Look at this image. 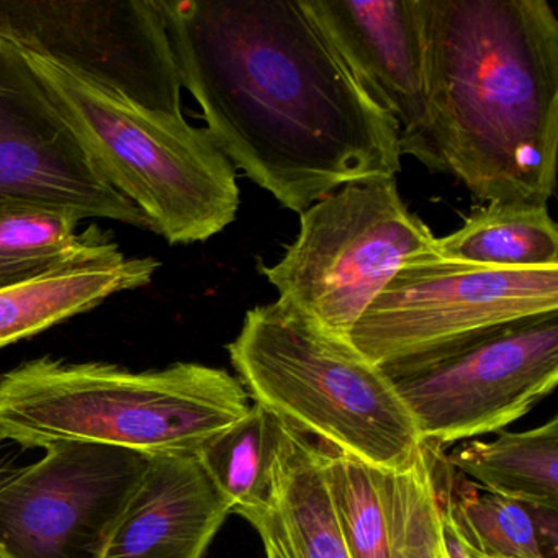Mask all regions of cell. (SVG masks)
<instances>
[{
	"label": "cell",
	"mask_w": 558,
	"mask_h": 558,
	"mask_svg": "<svg viewBox=\"0 0 558 558\" xmlns=\"http://www.w3.org/2000/svg\"><path fill=\"white\" fill-rule=\"evenodd\" d=\"M227 351L247 397L325 449L397 470L423 444L384 368L283 303L250 310Z\"/></svg>",
	"instance_id": "cell-4"
},
{
	"label": "cell",
	"mask_w": 558,
	"mask_h": 558,
	"mask_svg": "<svg viewBox=\"0 0 558 558\" xmlns=\"http://www.w3.org/2000/svg\"><path fill=\"white\" fill-rule=\"evenodd\" d=\"M305 437L263 404L254 403L241 420L195 453L230 511L254 527L272 511L283 473Z\"/></svg>",
	"instance_id": "cell-14"
},
{
	"label": "cell",
	"mask_w": 558,
	"mask_h": 558,
	"mask_svg": "<svg viewBox=\"0 0 558 558\" xmlns=\"http://www.w3.org/2000/svg\"><path fill=\"white\" fill-rule=\"evenodd\" d=\"M31 465L0 460V558H102L151 457L61 442Z\"/></svg>",
	"instance_id": "cell-10"
},
{
	"label": "cell",
	"mask_w": 558,
	"mask_h": 558,
	"mask_svg": "<svg viewBox=\"0 0 558 558\" xmlns=\"http://www.w3.org/2000/svg\"><path fill=\"white\" fill-rule=\"evenodd\" d=\"M27 54L104 178L155 233L169 244L202 243L236 220V171L207 129Z\"/></svg>",
	"instance_id": "cell-5"
},
{
	"label": "cell",
	"mask_w": 558,
	"mask_h": 558,
	"mask_svg": "<svg viewBox=\"0 0 558 558\" xmlns=\"http://www.w3.org/2000/svg\"><path fill=\"white\" fill-rule=\"evenodd\" d=\"M378 106L398 126L401 156L446 172L437 146L420 0H306Z\"/></svg>",
	"instance_id": "cell-12"
},
{
	"label": "cell",
	"mask_w": 558,
	"mask_h": 558,
	"mask_svg": "<svg viewBox=\"0 0 558 558\" xmlns=\"http://www.w3.org/2000/svg\"><path fill=\"white\" fill-rule=\"evenodd\" d=\"M534 524L535 538L545 558H557L558 555V509L527 506Z\"/></svg>",
	"instance_id": "cell-23"
},
{
	"label": "cell",
	"mask_w": 558,
	"mask_h": 558,
	"mask_svg": "<svg viewBox=\"0 0 558 558\" xmlns=\"http://www.w3.org/2000/svg\"><path fill=\"white\" fill-rule=\"evenodd\" d=\"M41 207H0V290L122 253L110 234Z\"/></svg>",
	"instance_id": "cell-16"
},
{
	"label": "cell",
	"mask_w": 558,
	"mask_h": 558,
	"mask_svg": "<svg viewBox=\"0 0 558 558\" xmlns=\"http://www.w3.org/2000/svg\"><path fill=\"white\" fill-rule=\"evenodd\" d=\"M264 550H266L267 558H282V555L270 544H264Z\"/></svg>",
	"instance_id": "cell-25"
},
{
	"label": "cell",
	"mask_w": 558,
	"mask_h": 558,
	"mask_svg": "<svg viewBox=\"0 0 558 558\" xmlns=\"http://www.w3.org/2000/svg\"><path fill=\"white\" fill-rule=\"evenodd\" d=\"M323 449L305 437L290 460L272 511L254 525L282 558H349L322 470Z\"/></svg>",
	"instance_id": "cell-18"
},
{
	"label": "cell",
	"mask_w": 558,
	"mask_h": 558,
	"mask_svg": "<svg viewBox=\"0 0 558 558\" xmlns=\"http://www.w3.org/2000/svg\"><path fill=\"white\" fill-rule=\"evenodd\" d=\"M182 89L234 169L303 214L401 171L398 126L306 0H159Z\"/></svg>",
	"instance_id": "cell-1"
},
{
	"label": "cell",
	"mask_w": 558,
	"mask_h": 558,
	"mask_svg": "<svg viewBox=\"0 0 558 558\" xmlns=\"http://www.w3.org/2000/svg\"><path fill=\"white\" fill-rule=\"evenodd\" d=\"M0 38L145 109L184 116L159 0H0Z\"/></svg>",
	"instance_id": "cell-9"
},
{
	"label": "cell",
	"mask_w": 558,
	"mask_h": 558,
	"mask_svg": "<svg viewBox=\"0 0 558 558\" xmlns=\"http://www.w3.org/2000/svg\"><path fill=\"white\" fill-rule=\"evenodd\" d=\"M496 434L489 442L466 440L446 457L447 463L485 492L558 509V417L524 433Z\"/></svg>",
	"instance_id": "cell-17"
},
{
	"label": "cell",
	"mask_w": 558,
	"mask_h": 558,
	"mask_svg": "<svg viewBox=\"0 0 558 558\" xmlns=\"http://www.w3.org/2000/svg\"><path fill=\"white\" fill-rule=\"evenodd\" d=\"M446 259L489 267H544L558 264V230L547 205L488 202L462 228L437 238Z\"/></svg>",
	"instance_id": "cell-19"
},
{
	"label": "cell",
	"mask_w": 558,
	"mask_h": 558,
	"mask_svg": "<svg viewBox=\"0 0 558 558\" xmlns=\"http://www.w3.org/2000/svg\"><path fill=\"white\" fill-rule=\"evenodd\" d=\"M322 449L323 476L349 558H391L384 470Z\"/></svg>",
	"instance_id": "cell-21"
},
{
	"label": "cell",
	"mask_w": 558,
	"mask_h": 558,
	"mask_svg": "<svg viewBox=\"0 0 558 558\" xmlns=\"http://www.w3.org/2000/svg\"><path fill=\"white\" fill-rule=\"evenodd\" d=\"M391 558H444L433 450L421 444L397 470H384Z\"/></svg>",
	"instance_id": "cell-22"
},
{
	"label": "cell",
	"mask_w": 558,
	"mask_h": 558,
	"mask_svg": "<svg viewBox=\"0 0 558 558\" xmlns=\"http://www.w3.org/2000/svg\"><path fill=\"white\" fill-rule=\"evenodd\" d=\"M437 146L480 201L557 187L558 19L547 0H420Z\"/></svg>",
	"instance_id": "cell-2"
},
{
	"label": "cell",
	"mask_w": 558,
	"mask_h": 558,
	"mask_svg": "<svg viewBox=\"0 0 558 558\" xmlns=\"http://www.w3.org/2000/svg\"><path fill=\"white\" fill-rule=\"evenodd\" d=\"M381 368L410 410L421 442L440 449L498 433L557 387L558 313Z\"/></svg>",
	"instance_id": "cell-7"
},
{
	"label": "cell",
	"mask_w": 558,
	"mask_h": 558,
	"mask_svg": "<svg viewBox=\"0 0 558 558\" xmlns=\"http://www.w3.org/2000/svg\"><path fill=\"white\" fill-rule=\"evenodd\" d=\"M159 267L155 257L120 253L0 290V349L89 312L116 293L149 286Z\"/></svg>",
	"instance_id": "cell-15"
},
{
	"label": "cell",
	"mask_w": 558,
	"mask_h": 558,
	"mask_svg": "<svg viewBox=\"0 0 558 558\" xmlns=\"http://www.w3.org/2000/svg\"><path fill=\"white\" fill-rule=\"evenodd\" d=\"M250 408L243 385L223 368L178 362L133 372L47 355L0 375V444H94L146 457L195 453Z\"/></svg>",
	"instance_id": "cell-3"
},
{
	"label": "cell",
	"mask_w": 558,
	"mask_h": 558,
	"mask_svg": "<svg viewBox=\"0 0 558 558\" xmlns=\"http://www.w3.org/2000/svg\"><path fill=\"white\" fill-rule=\"evenodd\" d=\"M440 541H442L444 558H470L465 544L450 524L449 519L444 515L442 509H440Z\"/></svg>",
	"instance_id": "cell-24"
},
{
	"label": "cell",
	"mask_w": 558,
	"mask_h": 558,
	"mask_svg": "<svg viewBox=\"0 0 558 558\" xmlns=\"http://www.w3.org/2000/svg\"><path fill=\"white\" fill-rule=\"evenodd\" d=\"M466 550H469V548H466ZM469 554H470V558H486V557H482V555L473 554V551H470V550H469Z\"/></svg>",
	"instance_id": "cell-26"
},
{
	"label": "cell",
	"mask_w": 558,
	"mask_h": 558,
	"mask_svg": "<svg viewBox=\"0 0 558 558\" xmlns=\"http://www.w3.org/2000/svg\"><path fill=\"white\" fill-rule=\"evenodd\" d=\"M230 514L197 453L151 457L102 558H202Z\"/></svg>",
	"instance_id": "cell-13"
},
{
	"label": "cell",
	"mask_w": 558,
	"mask_h": 558,
	"mask_svg": "<svg viewBox=\"0 0 558 558\" xmlns=\"http://www.w3.org/2000/svg\"><path fill=\"white\" fill-rule=\"evenodd\" d=\"M548 313H558V264L489 267L436 254L398 270L349 341L385 367Z\"/></svg>",
	"instance_id": "cell-8"
},
{
	"label": "cell",
	"mask_w": 558,
	"mask_h": 558,
	"mask_svg": "<svg viewBox=\"0 0 558 558\" xmlns=\"http://www.w3.org/2000/svg\"><path fill=\"white\" fill-rule=\"evenodd\" d=\"M437 466L446 478L440 483L434 473L440 509L470 551L486 558H545L525 505L485 492L475 483L453 480L440 452Z\"/></svg>",
	"instance_id": "cell-20"
},
{
	"label": "cell",
	"mask_w": 558,
	"mask_h": 558,
	"mask_svg": "<svg viewBox=\"0 0 558 558\" xmlns=\"http://www.w3.org/2000/svg\"><path fill=\"white\" fill-rule=\"evenodd\" d=\"M436 254L437 238L408 210L395 178L372 179L306 208L282 259L259 270L277 302L349 339L398 270Z\"/></svg>",
	"instance_id": "cell-6"
},
{
	"label": "cell",
	"mask_w": 558,
	"mask_h": 558,
	"mask_svg": "<svg viewBox=\"0 0 558 558\" xmlns=\"http://www.w3.org/2000/svg\"><path fill=\"white\" fill-rule=\"evenodd\" d=\"M0 207L153 223L104 178L28 54L0 38Z\"/></svg>",
	"instance_id": "cell-11"
}]
</instances>
